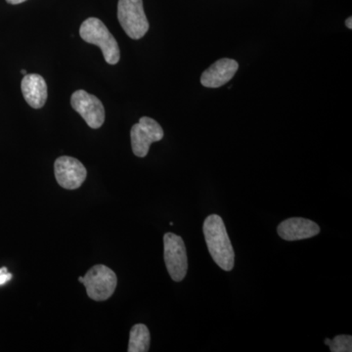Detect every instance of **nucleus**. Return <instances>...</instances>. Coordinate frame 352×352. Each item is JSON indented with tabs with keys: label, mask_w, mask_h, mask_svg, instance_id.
I'll use <instances>...</instances> for the list:
<instances>
[{
	"label": "nucleus",
	"mask_w": 352,
	"mask_h": 352,
	"mask_svg": "<svg viewBox=\"0 0 352 352\" xmlns=\"http://www.w3.org/2000/svg\"><path fill=\"white\" fill-rule=\"evenodd\" d=\"M203 231L208 252L214 263L222 270H232L235 252L221 217L217 214L208 215L204 222Z\"/></svg>",
	"instance_id": "1"
},
{
	"label": "nucleus",
	"mask_w": 352,
	"mask_h": 352,
	"mask_svg": "<svg viewBox=\"0 0 352 352\" xmlns=\"http://www.w3.org/2000/svg\"><path fill=\"white\" fill-rule=\"evenodd\" d=\"M80 34L85 43L100 48L108 64L116 65L120 59L119 44L108 28L97 18H88L80 25Z\"/></svg>",
	"instance_id": "2"
},
{
	"label": "nucleus",
	"mask_w": 352,
	"mask_h": 352,
	"mask_svg": "<svg viewBox=\"0 0 352 352\" xmlns=\"http://www.w3.org/2000/svg\"><path fill=\"white\" fill-rule=\"evenodd\" d=\"M78 281L85 285L91 300L103 302L112 296L117 288L118 278L111 268L98 264L90 268L85 277L78 278Z\"/></svg>",
	"instance_id": "3"
},
{
	"label": "nucleus",
	"mask_w": 352,
	"mask_h": 352,
	"mask_svg": "<svg viewBox=\"0 0 352 352\" xmlns=\"http://www.w3.org/2000/svg\"><path fill=\"white\" fill-rule=\"evenodd\" d=\"M118 19L127 36L140 39L149 31L142 0H119Z\"/></svg>",
	"instance_id": "4"
},
{
	"label": "nucleus",
	"mask_w": 352,
	"mask_h": 352,
	"mask_svg": "<svg viewBox=\"0 0 352 352\" xmlns=\"http://www.w3.org/2000/svg\"><path fill=\"white\" fill-rule=\"evenodd\" d=\"M164 256L171 279L175 282L182 281L188 270V259L186 248L180 236L173 233L164 236Z\"/></svg>",
	"instance_id": "5"
},
{
	"label": "nucleus",
	"mask_w": 352,
	"mask_h": 352,
	"mask_svg": "<svg viewBox=\"0 0 352 352\" xmlns=\"http://www.w3.org/2000/svg\"><path fill=\"white\" fill-rule=\"evenodd\" d=\"M131 138L133 154L139 157H144L147 156L152 143L164 138V131L156 120L143 117L131 127Z\"/></svg>",
	"instance_id": "6"
},
{
	"label": "nucleus",
	"mask_w": 352,
	"mask_h": 352,
	"mask_svg": "<svg viewBox=\"0 0 352 352\" xmlns=\"http://www.w3.org/2000/svg\"><path fill=\"white\" fill-rule=\"evenodd\" d=\"M71 105L76 112L80 113L87 126L91 129H100L105 122V109L102 102L94 95L85 90H76L72 95Z\"/></svg>",
	"instance_id": "7"
},
{
	"label": "nucleus",
	"mask_w": 352,
	"mask_h": 352,
	"mask_svg": "<svg viewBox=\"0 0 352 352\" xmlns=\"http://www.w3.org/2000/svg\"><path fill=\"white\" fill-rule=\"evenodd\" d=\"M54 173L58 184L68 190L80 188L87 175L85 166L78 160L68 156L58 157Z\"/></svg>",
	"instance_id": "8"
},
{
	"label": "nucleus",
	"mask_w": 352,
	"mask_h": 352,
	"mask_svg": "<svg viewBox=\"0 0 352 352\" xmlns=\"http://www.w3.org/2000/svg\"><path fill=\"white\" fill-rule=\"evenodd\" d=\"M278 235L286 241L309 239L320 233V227L312 220L292 217L284 220L277 227Z\"/></svg>",
	"instance_id": "9"
},
{
	"label": "nucleus",
	"mask_w": 352,
	"mask_h": 352,
	"mask_svg": "<svg viewBox=\"0 0 352 352\" xmlns=\"http://www.w3.org/2000/svg\"><path fill=\"white\" fill-rule=\"evenodd\" d=\"M239 64L237 61L223 58L215 62L201 76V83L208 88H219L230 82L237 73Z\"/></svg>",
	"instance_id": "10"
},
{
	"label": "nucleus",
	"mask_w": 352,
	"mask_h": 352,
	"mask_svg": "<svg viewBox=\"0 0 352 352\" xmlns=\"http://www.w3.org/2000/svg\"><path fill=\"white\" fill-rule=\"evenodd\" d=\"M23 96L27 103L34 109L43 108L47 100V85L41 75L31 74L24 76L22 83Z\"/></svg>",
	"instance_id": "11"
},
{
	"label": "nucleus",
	"mask_w": 352,
	"mask_h": 352,
	"mask_svg": "<svg viewBox=\"0 0 352 352\" xmlns=\"http://www.w3.org/2000/svg\"><path fill=\"white\" fill-rule=\"evenodd\" d=\"M150 349L149 329L144 324H136L129 335V352H147Z\"/></svg>",
	"instance_id": "12"
},
{
	"label": "nucleus",
	"mask_w": 352,
	"mask_h": 352,
	"mask_svg": "<svg viewBox=\"0 0 352 352\" xmlns=\"http://www.w3.org/2000/svg\"><path fill=\"white\" fill-rule=\"evenodd\" d=\"M325 344L330 347L332 352H351L352 337L347 335L337 336L333 340L326 339Z\"/></svg>",
	"instance_id": "13"
},
{
	"label": "nucleus",
	"mask_w": 352,
	"mask_h": 352,
	"mask_svg": "<svg viewBox=\"0 0 352 352\" xmlns=\"http://www.w3.org/2000/svg\"><path fill=\"white\" fill-rule=\"evenodd\" d=\"M12 274L8 272L6 267L0 268V286L10 281Z\"/></svg>",
	"instance_id": "14"
},
{
	"label": "nucleus",
	"mask_w": 352,
	"mask_h": 352,
	"mask_svg": "<svg viewBox=\"0 0 352 352\" xmlns=\"http://www.w3.org/2000/svg\"><path fill=\"white\" fill-rule=\"evenodd\" d=\"M9 4H13V6H16V4L23 3V2L27 1V0H6Z\"/></svg>",
	"instance_id": "15"
},
{
	"label": "nucleus",
	"mask_w": 352,
	"mask_h": 352,
	"mask_svg": "<svg viewBox=\"0 0 352 352\" xmlns=\"http://www.w3.org/2000/svg\"><path fill=\"white\" fill-rule=\"evenodd\" d=\"M346 25L347 28H349V30L352 29V18L351 17L347 18V19L346 21Z\"/></svg>",
	"instance_id": "16"
},
{
	"label": "nucleus",
	"mask_w": 352,
	"mask_h": 352,
	"mask_svg": "<svg viewBox=\"0 0 352 352\" xmlns=\"http://www.w3.org/2000/svg\"><path fill=\"white\" fill-rule=\"evenodd\" d=\"M21 73H22V75H27V71H25V69H22V71H21Z\"/></svg>",
	"instance_id": "17"
}]
</instances>
